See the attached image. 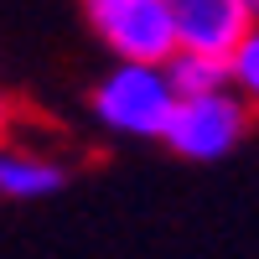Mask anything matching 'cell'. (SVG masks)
Wrapping results in <instances>:
<instances>
[{"mask_svg":"<svg viewBox=\"0 0 259 259\" xmlns=\"http://www.w3.org/2000/svg\"><path fill=\"white\" fill-rule=\"evenodd\" d=\"M249 104L233 94V89H207V94H182L177 109H171L161 140L187 161H218L228 156L233 145L244 140L249 130Z\"/></svg>","mask_w":259,"mask_h":259,"instance_id":"obj_2","label":"cell"},{"mask_svg":"<svg viewBox=\"0 0 259 259\" xmlns=\"http://www.w3.org/2000/svg\"><path fill=\"white\" fill-rule=\"evenodd\" d=\"M89 26L114 52V62H166L177 52L166 0H89Z\"/></svg>","mask_w":259,"mask_h":259,"instance_id":"obj_3","label":"cell"},{"mask_svg":"<svg viewBox=\"0 0 259 259\" xmlns=\"http://www.w3.org/2000/svg\"><path fill=\"white\" fill-rule=\"evenodd\" d=\"M166 78H171V89L182 94H207V89H228V68H223V57H212V52H192V47H177L166 57Z\"/></svg>","mask_w":259,"mask_h":259,"instance_id":"obj_6","label":"cell"},{"mask_svg":"<svg viewBox=\"0 0 259 259\" xmlns=\"http://www.w3.org/2000/svg\"><path fill=\"white\" fill-rule=\"evenodd\" d=\"M177 47L223 57L249 21H259V0H166Z\"/></svg>","mask_w":259,"mask_h":259,"instance_id":"obj_4","label":"cell"},{"mask_svg":"<svg viewBox=\"0 0 259 259\" xmlns=\"http://www.w3.org/2000/svg\"><path fill=\"white\" fill-rule=\"evenodd\" d=\"M223 68H228V89L254 109L259 104V21H249L239 31V41L223 52Z\"/></svg>","mask_w":259,"mask_h":259,"instance_id":"obj_7","label":"cell"},{"mask_svg":"<svg viewBox=\"0 0 259 259\" xmlns=\"http://www.w3.org/2000/svg\"><path fill=\"white\" fill-rule=\"evenodd\" d=\"M171 109H177V89L166 78V62H114L94 89V114L114 135L161 140Z\"/></svg>","mask_w":259,"mask_h":259,"instance_id":"obj_1","label":"cell"},{"mask_svg":"<svg viewBox=\"0 0 259 259\" xmlns=\"http://www.w3.org/2000/svg\"><path fill=\"white\" fill-rule=\"evenodd\" d=\"M0 119H6V104H0Z\"/></svg>","mask_w":259,"mask_h":259,"instance_id":"obj_8","label":"cell"},{"mask_svg":"<svg viewBox=\"0 0 259 259\" xmlns=\"http://www.w3.org/2000/svg\"><path fill=\"white\" fill-rule=\"evenodd\" d=\"M62 182H68V171L57 156H41L26 145H0V197L36 202V197H52Z\"/></svg>","mask_w":259,"mask_h":259,"instance_id":"obj_5","label":"cell"}]
</instances>
